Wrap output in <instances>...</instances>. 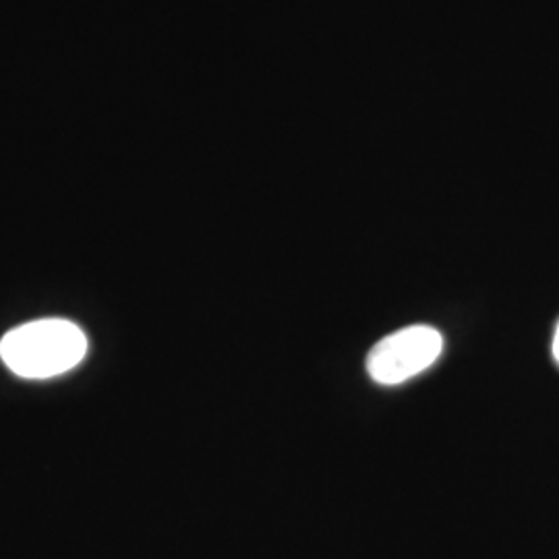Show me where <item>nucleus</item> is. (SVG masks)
Masks as SVG:
<instances>
[{
    "instance_id": "3",
    "label": "nucleus",
    "mask_w": 559,
    "mask_h": 559,
    "mask_svg": "<svg viewBox=\"0 0 559 559\" xmlns=\"http://www.w3.org/2000/svg\"><path fill=\"white\" fill-rule=\"evenodd\" d=\"M554 357H556L559 362V325L558 330H556V338H554Z\"/></svg>"
},
{
    "instance_id": "1",
    "label": "nucleus",
    "mask_w": 559,
    "mask_h": 559,
    "mask_svg": "<svg viewBox=\"0 0 559 559\" xmlns=\"http://www.w3.org/2000/svg\"><path fill=\"white\" fill-rule=\"evenodd\" d=\"M87 340L71 321L40 320L11 330L0 342V357L21 378H55L85 357Z\"/></svg>"
},
{
    "instance_id": "2",
    "label": "nucleus",
    "mask_w": 559,
    "mask_h": 559,
    "mask_svg": "<svg viewBox=\"0 0 559 559\" xmlns=\"http://www.w3.org/2000/svg\"><path fill=\"white\" fill-rule=\"evenodd\" d=\"M443 340L429 325H411L380 340L369 357L367 371L381 385H399L429 369L440 359Z\"/></svg>"
}]
</instances>
